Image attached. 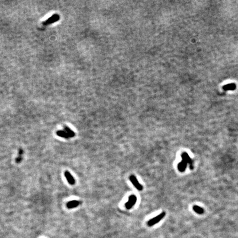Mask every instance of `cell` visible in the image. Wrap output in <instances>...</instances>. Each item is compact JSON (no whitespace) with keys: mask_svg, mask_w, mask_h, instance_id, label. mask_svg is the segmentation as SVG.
<instances>
[{"mask_svg":"<svg viewBox=\"0 0 238 238\" xmlns=\"http://www.w3.org/2000/svg\"><path fill=\"white\" fill-rule=\"evenodd\" d=\"M165 216V212L161 213L160 215H158L156 217L150 219L147 223L149 227H152V226L154 225L155 224H156V223H159L163 218Z\"/></svg>","mask_w":238,"mask_h":238,"instance_id":"1","label":"cell"},{"mask_svg":"<svg viewBox=\"0 0 238 238\" xmlns=\"http://www.w3.org/2000/svg\"><path fill=\"white\" fill-rule=\"evenodd\" d=\"M137 202V197L135 195H131L128 198V201L125 204L126 208L130 209L132 208Z\"/></svg>","mask_w":238,"mask_h":238,"instance_id":"2","label":"cell"},{"mask_svg":"<svg viewBox=\"0 0 238 238\" xmlns=\"http://www.w3.org/2000/svg\"><path fill=\"white\" fill-rule=\"evenodd\" d=\"M60 15L57 14H55V15H52L51 17H50L49 19H47V20H46L43 23V24L44 25H50L52 23H54L57 21H59L60 19Z\"/></svg>","mask_w":238,"mask_h":238,"instance_id":"3","label":"cell"},{"mask_svg":"<svg viewBox=\"0 0 238 238\" xmlns=\"http://www.w3.org/2000/svg\"><path fill=\"white\" fill-rule=\"evenodd\" d=\"M181 157L183 159V160L186 163L189 165L190 168L191 169H193V162L191 158L189 156V154L186 152H184L181 154Z\"/></svg>","mask_w":238,"mask_h":238,"instance_id":"4","label":"cell"},{"mask_svg":"<svg viewBox=\"0 0 238 238\" xmlns=\"http://www.w3.org/2000/svg\"><path fill=\"white\" fill-rule=\"evenodd\" d=\"M130 180L131 183L133 184L134 187L139 191H142L143 190V186L138 181V180L136 178L134 175H131L130 176Z\"/></svg>","mask_w":238,"mask_h":238,"instance_id":"5","label":"cell"},{"mask_svg":"<svg viewBox=\"0 0 238 238\" xmlns=\"http://www.w3.org/2000/svg\"><path fill=\"white\" fill-rule=\"evenodd\" d=\"M65 176L66 178H67L68 183L70 185H74L76 183V181L74 178V177L72 176V175L71 174V173L69 171H66L65 172Z\"/></svg>","mask_w":238,"mask_h":238,"instance_id":"6","label":"cell"},{"mask_svg":"<svg viewBox=\"0 0 238 238\" xmlns=\"http://www.w3.org/2000/svg\"><path fill=\"white\" fill-rule=\"evenodd\" d=\"M80 205V202L76 201V200H74V201H71L68 202L67 203V208H69V209H71V208H74L77 207Z\"/></svg>","mask_w":238,"mask_h":238,"instance_id":"7","label":"cell"},{"mask_svg":"<svg viewBox=\"0 0 238 238\" xmlns=\"http://www.w3.org/2000/svg\"><path fill=\"white\" fill-rule=\"evenodd\" d=\"M187 165V164L184 160H182L178 163V170L180 172H184L186 169Z\"/></svg>","mask_w":238,"mask_h":238,"instance_id":"8","label":"cell"},{"mask_svg":"<svg viewBox=\"0 0 238 238\" xmlns=\"http://www.w3.org/2000/svg\"><path fill=\"white\" fill-rule=\"evenodd\" d=\"M64 131L68 134V135L69 136L70 138L74 137L75 136V135H76V134H75L74 132L72 130H71L68 127H64Z\"/></svg>","mask_w":238,"mask_h":238,"instance_id":"9","label":"cell"},{"mask_svg":"<svg viewBox=\"0 0 238 238\" xmlns=\"http://www.w3.org/2000/svg\"><path fill=\"white\" fill-rule=\"evenodd\" d=\"M56 134H57V136H59L60 137L66 138V139H68L70 138L68 134L65 131H61V130L58 131L56 132Z\"/></svg>","mask_w":238,"mask_h":238,"instance_id":"10","label":"cell"},{"mask_svg":"<svg viewBox=\"0 0 238 238\" xmlns=\"http://www.w3.org/2000/svg\"><path fill=\"white\" fill-rule=\"evenodd\" d=\"M193 211L196 213H197V214L201 215V214H203L204 213V209L203 208H201V207H199L198 206L195 205V206H193Z\"/></svg>","mask_w":238,"mask_h":238,"instance_id":"11","label":"cell"},{"mask_svg":"<svg viewBox=\"0 0 238 238\" xmlns=\"http://www.w3.org/2000/svg\"><path fill=\"white\" fill-rule=\"evenodd\" d=\"M23 154V149H19V152H18V156L15 159V162L17 163H19L22 160Z\"/></svg>","mask_w":238,"mask_h":238,"instance_id":"12","label":"cell"}]
</instances>
